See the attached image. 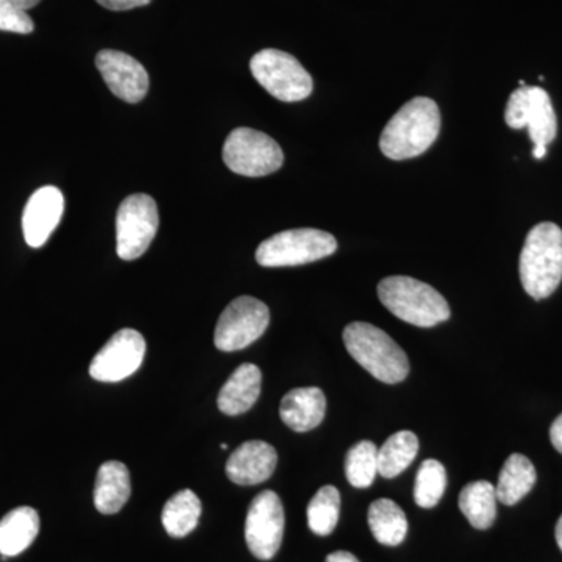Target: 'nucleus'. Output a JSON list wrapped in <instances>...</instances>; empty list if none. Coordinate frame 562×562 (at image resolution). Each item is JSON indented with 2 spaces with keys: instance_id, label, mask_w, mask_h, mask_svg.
<instances>
[{
  "instance_id": "obj_1",
  "label": "nucleus",
  "mask_w": 562,
  "mask_h": 562,
  "mask_svg": "<svg viewBox=\"0 0 562 562\" xmlns=\"http://www.w3.org/2000/svg\"><path fill=\"white\" fill-rule=\"evenodd\" d=\"M441 132V111L428 98L406 102L380 136V149L390 160L401 161L425 154Z\"/></svg>"
},
{
  "instance_id": "obj_2",
  "label": "nucleus",
  "mask_w": 562,
  "mask_h": 562,
  "mask_svg": "<svg viewBox=\"0 0 562 562\" xmlns=\"http://www.w3.org/2000/svg\"><path fill=\"white\" fill-rule=\"evenodd\" d=\"M525 292L535 301L550 297L562 281V231L553 222H541L525 239L519 262Z\"/></svg>"
},
{
  "instance_id": "obj_3",
  "label": "nucleus",
  "mask_w": 562,
  "mask_h": 562,
  "mask_svg": "<svg viewBox=\"0 0 562 562\" xmlns=\"http://www.w3.org/2000/svg\"><path fill=\"white\" fill-rule=\"evenodd\" d=\"M342 339L350 357L380 382L395 384L408 376V357L382 328L351 322L344 328Z\"/></svg>"
},
{
  "instance_id": "obj_4",
  "label": "nucleus",
  "mask_w": 562,
  "mask_h": 562,
  "mask_svg": "<svg viewBox=\"0 0 562 562\" xmlns=\"http://www.w3.org/2000/svg\"><path fill=\"white\" fill-rule=\"evenodd\" d=\"M379 297L395 317L416 327H435L452 314L441 292L413 277L394 276L380 281Z\"/></svg>"
},
{
  "instance_id": "obj_5",
  "label": "nucleus",
  "mask_w": 562,
  "mask_h": 562,
  "mask_svg": "<svg viewBox=\"0 0 562 562\" xmlns=\"http://www.w3.org/2000/svg\"><path fill=\"white\" fill-rule=\"evenodd\" d=\"M338 250V241L330 233L316 228H295L277 233L257 249V261L262 268H292L330 257Z\"/></svg>"
},
{
  "instance_id": "obj_6",
  "label": "nucleus",
  "mask_w": 562,
  "mask_h": 562,
  "mask_svg": "<svg viewBox=\"0 0 562 562\" xmlns=\"http://www.w3.org/2000/svg\"><path fill=\"white\" fill-rule=\"evenodd\" d=\"M255 80L281 102H299L313 92V79L297 58L283 50L265 49L254 55Z\"/></svg>"
},
{
  "instance_id": "obj_7",
  "label": "nucleus",
  "mask_w": 562,
  "mask_h": 562,
  "mask_svg": "<svg viewBox=\"0 0 562 562\" xmlns=\"http://www.w3.org/2000/svg\"><path fill=\"white\" fill-rule=\"evenodd\" d=\"M222 158L232 172L265 177L279 171L284 155L276 139L254 128L239 127L225 140Z\"/></svg>"
},
{
  "instance_id": "obj_8",
  "label": "nucleus",
  "mask_w": 562,
  "mask_h": 562,
  "mask_svg": "<svg viewBox=\"0 0 562 562\" xmlns=\"http://www.w3.org/2000/svg\"><path fill=\"white\" fill-rule=\"evenodd\" d=\"M160 225L158 206L147 194L124 199L116 216V251L124 261L143 257L149 249Z\"/></svg>"
},
{
  "instance_id": "obj_9",
  "label": "nucleus",
  "mask_w": 562,
  "mask_h": 562,
  "mask_svg": "<svg viewBox=\"0 0 562 562\" xmlns=\"http://www.w3.org/2000/svg\"><path fill=\"white\" fill-rule=\"evenodd\" d=\"M269 322L271 313L266 303L250 295L235 299L217 321L214 346L222 351L246 349L265 335Z\"/></svg>"
},
{
  "instance_id": "obj_10",
  "label": "nucleus",
  "mask_w": 562,
  "mask_h": 562,
  "mask_svg": "<svg viewBox=\"0 0 562 562\" xmlns=\"http://www.w3.org/2000/svg\"><path fill=\"white\" fill-rule=\"evenodd\" d=\"M283 535V503L276 492L262 491L251 501L247 512V547L258 560L269 561L279 552Z\"/></svg>"
},
{
  "instance_id": "obj_11",
  "label": "nucleus",
  "mask_w": 562,
  "mask_h": 562,
  "mask_svg": "<svg viewBox=\"0 0 562 562\" xmlns=\"http://www.w3.org/2000/svg\"><path fill=\"white\" fill-rule=\"evenodd\" d=\"M146 355V341L139 331L124 328L92 358L90 375L102 383H117L133 375Z\"/></svg>"
},
{
  "instance_id": "obj_12",
  "label": "nucleus",
  "mask_w": 562,
  "mask_h": 562,
  "mask_svg": "<svg viewBox=\"0 0 562 562\" xmlns=\"http://www.w3.org/2000/svg\"><path fill=\"white\" fill-rule=\"evenodd\" d=\"M95 66L109 90L124 102L138 103L149 92L150 79L146 68L124 52H99Z\"/></svg>"
},
{
  "instance_id": "obj_13",
  "label": "nucleus",
  "mask_w": 562,
  "mask_h": 562,
  "mask_svg": "<svg viewBox=\"0 0 562 562\" xmlns=\"http://www.w3.org/2000/svg\"><path fill=\"white\" fill-rule=\"evenodd\" d=\"M65 211V198L55 187H43L33 192L22 214L25 243L40 249L58 227Z\"/></svg>"
},
{
  "instance_id": "obj_14",
  "label": "nucleus",
  "mask_w": 562,
  "mask_h": 562,
  "mask_svg": "<svg viewBox=\"0 0 562 562\" xmlns=\"http://www.w3.org/2000/svg\"><path fill=\"white\" fill-rule=\"evenodd\" d=\"M277 450L265 441L241 443L228 458L225 472L233 483L239 486H255L268 482L276 472Z\"/></svg>"
},
{
  "instance_id": "obj_15",
  "label": "nucleus",
  "mask_w": 562,
  "mask_h": 562,
  "mask_svg": "<svg viewBox=\"0 0 562 562\" xmlns=\"http://www.w3.org/2000/svg\"><path fill=\"white\" fill-rule=\"evenodd\" d=\"M327 412V398L319 387H295L280 403V417L291 430L306 432L319 427Z\"/></svg>"
},
{
  "instance_id": "obj_16",
  "label": "nucleus",
  "mask_w": 562,
  "mask_h": 562,
  "mask_svg": "<svg viewBox=\"0 0 562 562\" xmlns=\"http://www.w3.org/2000/svg\"><path fill=\"white\" fill-rule=\"evenodd\" d=\"M262 373L258 366L244 362L232 373L217 395V406L227 416L247 413L261 394Z\"/></svg>"
},
{
  "instance_id": "obj_17",
  "label": "nucleus",
  "mask_w": 562,
  "mask_h": 562,
  "mask_svg": "<svg viewBox=\"0 0 562 562\" xmlns=\"http://www.w3.org/2000/svg\"><path fill=\"white\" fill-rule=\"evenodd\" d=\"M132 494L131 472L120 461L103 462L94 487V505L99 513L116 514L124 508Z\"/></svg>"
},
{
  "instance_id": "obj_18",
  "label": "nucleus",
  "mask_w": 562,
  "mask_h": 562,
  "mask_svg": "<svg viewBox=\"0 0 562 562\" xmlns=\"http://www.w3.org/2000/svg\"><path fill=\"white\" fill-rule=\"evenodd\" d=\"M40 532V516L31 506L7 513L0 520V554L18 557L29 549Z\"/></svg>"
},
{
  "instance_id": "obj_19",
  "label": "nucleus",
  "mask_w": 562,
  "mask_h": 562,
  "mask_svg": "<svg viewBox=\"0 0 562 562\" xmlns=\"http://www.w3.org/2000/svg\"><path fill=\"white\" fill-rule=\"evenodd\" d=\"M538 473L525 454L513 453L503 464L495 486L497 501L506 506L516 505L535 487Z\"/></svg>"
},
{
  "instance_id": "obj_20",
  "label": "nucleus",
  "mask_w": 562,
  "mask_h": 562,
  "mask_svg": "<svg viewBox=\"0 0 562 562\" xmlns=\"http://www.w3.org/2000/svg\"><path fill=\"white\" fill-rule=\"evenodd\" d=\"M368 522L373 538L383 546H401L408 535L405 513L390 498H379L369 506Z\"/></svg>"
},
{
  "instance_id": "obj_21",
  "label": "nucleus",
  "mask_w": 562,
  "mask_h": 562,
  "mask_svg": "<svg viewBox=\"0 0 562 562\" xmlns=\"http://www.w3.org/2000/svg\"><path fill=\"white\" fill-rule=\"evenodd\" d=\"M497 492L490 482L465 484L460 494V509L476 530H487L497 517Z\"/></svg>"
},
{
  "instance_id": "obj_22",
  "label": "nucleus",
  "mask_w": 562,
  "mask_h": 562,
  "mask_svg": "<svg viewBox=\"0 0 562 562\" xmlns=\"http://www.w3.org/2000/svg\"><path fill=\"white\" fill-rule=\"evenodd\" d=\"M202 503L191 490L177 492L169 498L161 514L162 527L171 538H184L198 527Z\"/></svg>"
},
{
  "instance_id": "obj_23",
  "label": "nucleus",
  "mask_w": 562,
  "mask_h": 562,
  "mask_svg": "<svg viewBox=\"0 0 562 562\" xmlns=\"http://www.w3.org/2000/svg\"><path fill=\"white\" fill-rule=\"evenodd\" d=\"M527 128L535 146H549L557 138V113L549 92L542 88H528Z\"/></svg>"
},
{
  "instance_id": "obj_24",
  "label": "nucleus",
  "mask_w": 562,
  "mask_h": 562,
  "mask_svg": "<svg viewBox=\"0 0 562 562\" xmlns=\"http://www.w3.org/2000/svg\"><path fill=\"white\" fill-rule=\"evenodd\" d=\"M419 439L413 431H397L379 449V475L395 479L416 460Z\"/></svg>"
},
{
  "instance_id": "obj_25",
  "label": "nucleus",
  "mask_w": 562,
  "mask_h": 562,
  "mask_svg": "<svg viewBox=\"0 0 562 562\" xmlns=\"http://www.w3.org/2000/svg\"><path fill=\"white\" fill-rule=\"evenodd\" d=\"M341 494L335 486H322L308 505V527L317 536H328L339 522Z\"/></svg>"
},
{
  "instance_id": "obj_26",
  "label": "nucleus",
  "mask_w": 562,
  "mask_h": 562,
  "mask_svg": "<svg viewBox=\"0 0 562 562\" xmlns=\"http://www.w3.org/2000/svg\"><path fill=\"white\" fill-rule=\"evenodd\" d=\"M347 480L353 487L366 490L379 475V449L372 441L355 443L346 457Z\"/></svg>"
},
{
  "instance_id": "obj_27",
  "label": "nucleus",
  "mask_w": 562,
  "mask_h": 562,
  "mask_svg": "<svg viewBox=\"0 0 562 562\" xmlns=\"http://www.w3.org/2000/svg\"><path fill=\"white\" fill-rule=\"evenodd\" d=\"M447 487V471L441 462L427 460L422 462L414 484V501L420 508H435L441 501Z\"/></svg>"
},
{
  "instance_id": "obj_28",
  "label": "nucleus",
  "mask_w": 562,
  "mask_h": 562,
  "mask_svg": "<svg viewBox=\"0 0 562 562\" xmlns=\"http://www.w3.org/2000/svg\"><path fill=\"white\" fill-rule=\"evenodd\" d=\"M33 29L35 24L27 11L22 10L11 0H0V31L27 35L33 32Z\"/></svg>"
},
{
  "instance_id": "obj_29",
  "label": "nucleus",
  "mask_w": 562,
  "mask_h": 562,
  "mask_svg": "<svg viewBox=\"0 0 562 562\" xmlns=\"http://www.w3.org/2000/svg\"><path fill=\"white\" fill-rule=\"evenodd\" d=\"M528 88L530 87H527V85L517 88V90L509 95L508 105H506V124L512 128H516V131L527 127Z\"/></svg>"
},
{
  "instance_id": "obj_30",
  "label": "nucleus",
  "mask_w": 562,
  "mask_h": 562,
  "mask_svg": "<svg viewBox=\"0 0 562 562\" xmlns=\"http://www.w3.org/2000/svg\"><path fill=\"white\" fill-rule=\"evenodd\" d=\"M151 0H98L103 9L111 11H127L138 7L149 5Z\"/></svg>"
},
{
  "instance_id": "obj_31",
  "label": "nucleus",
  "mask_w": 562,
  "mask_h": 562,
  "mask_svg": "<svg viewBox=\"0 0 562 562\" xmlns=\"http://www.w3.org/2000/svg\"><path fill=\"white\" fill-rule=\"evenodd\" d=\"M550 441H552L554 449L562 454V414L557 417L550 427Z\"/></svg>"
},
{
  "instance_id": "obj_32",
  "label": "nucleus",
  "mask_w": 562,
  "mask_h": 562,
  "mask_svg": "<svg viewBox=\"0 0 562 562\" xmlns=\"http://www.w3.org/2000/svg\"><path fill=\"white\" fill-rule=\"evenodd\" d=\"M325 562H360L353 553L344 552V550H339V552H333L328 554L327 560Z\"/></svg>"
},
{
  "instance_id": "obj_33",
  "label": "nucleus",
  "mask_w": 562,
  "mask_h": 562,
  "mask_svg": "<svg viewBox=\"0 0 562 562\" xmlns=\"http://www.w3.org/2000/svg\"><path fill=\"white\" fill-rule=\"evenodd\" d=\"M11 2L16 3L18 7H21L22 10H31L33 7L38 5L41 0H11Z\"/></svg>"
},
{
  "instance_id": "obj_34",
  "label": "nucleus",
  "mask_w": 562,
  "mask_h": 562,
  "mask_svg": "<svg viewBox=\"0 0 562 562\" xmlns=\"http://www.w3.org/2000/svg\"><path fill=\"white\" fill-rule=\"evenodd\" d=\"M547 155V146H535L532 149V157L538 158V160H542Z\"/></svg>"
},
{
  "instance_id": "obj_35",
  "label": "nucleus",
  "mask_w": 562,
  "mask_h": 562,
  "mask_svg": "<svg viewBox=\"0 0 562 562\" xmlns=\"http://www.w3.org/2000/svg\"><path fill=\"white\" fill-rule=\"evenodd\" d=\"M554 536H557L558 547H560L562 552V516L560 517V520H558L557 531H554Z\"/></svg>"
},
{
  "instance_id": "obj_36",
  "label": "nucleus",
  "mask_w": 562,
  "mask_h": 562,
  "mask_svg": "<svg viewBox=\"0 0 562 562\" xmlns=\"http://www.w3.org/2000/svg\"><path fill=\"white\" fill-rule=\"evenodd\" d=\"M221 449H222V450H227V449H228L227 443H221Z\"/></svg>"
}]
</instances>
